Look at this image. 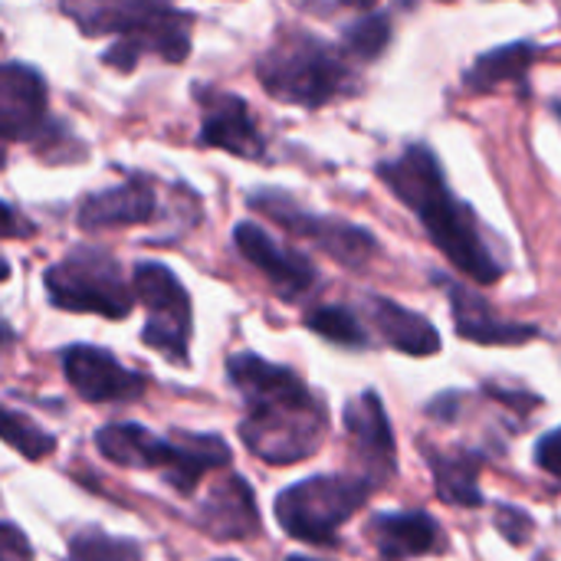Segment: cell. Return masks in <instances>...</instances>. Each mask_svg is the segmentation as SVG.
<instances>
[{
	"label": "cell",
	"instance_id": "obj_6",
	"mask_svg": "<svg viewBox=\"0 0 561 561\" xmlns=\"http://www.w3.org/2000/svg\"><path fill=\"white\" fill-rule=\"evenodd\" d=\"M378 486L381 483L368 473H316L286 486L276 496L273 513L289 539L316 549H332L339 546L342 526L368 506Z\"/></svg>",
	"mask_w": 561,
	"mask_h": 561
},
{
	"label": "cell",
	"instance_id": "obj_18",
	"mask_svg": "<svg viewBox=\"0 0 561 561\" xmlns=\"http://www.w3.org/2000/svg\"><path fill=\"white\" fill-rule=\"evenodd\" d=\"M362 312H365L368 325L378 332V339L398 355L431 358V355H440V348H444V339L427 316H421V312H414V309H408L388 296L365 293Z\"/></svg>",
	"mask_w": 561,
	"mask_h": 561
},
{
	"label": "cell",
	"instance_id": "obj_2",
	"mask_svg": "<svg viewBox=\"0 0 561 561\" xmlns=\"http://www.w3.org/2000/svg\"><path fill=\"white\" fill-rule=\"evenodd\" d=\"M227 381L243 401L240 440L270 467H296L316 457L329 437V401L289 365L256 352L227 358Z\"/></svg>",
	"mask_w": 561,
	"mask_h": 561
},
{
	"label": "cell",
	"instance_id": "obj_23",
	"mask_svg": "<svg viewBox=\"0 0 561 561\" xmlns=\"http://www.w3.org/2000/svg\"><path fill=\"white\" fill-rule=\"evenodd\" d=\"M302 325L325 339L329 345H339V348H352V352H365L371 348V332L368 325L362 322V316L348 306H339V302H329V306H312L306 316H302Z\"/></svg>",
	"mask_w": 561,
	"mask_h": 561
},
{
	"label": "cell",
	"instance_id": "obj_35",
	"mask_svg": "<svg viewBox=\"0 0 561 561\" xmlns=\"http://www.w3.org/2000/svg\"><path fill=\"white\" fill-rule=\"evenodd\" d=\"M286 561H322V559H309V556H289Z\"/></svg>",
	"mask_w": 561,
	"mask_h": 561
},
{
	"label": "cell",
	"instance_id": "obj_29",
	"mask_svg": "<svg viewBox=\"0 0 561 561\" xmlns=\"http://www.w3.org/2000/svg\"><path fill=\"white\" fill-rule=\"evenodd\" d=\"M0 561H33L30 539L10 523H0Z\"/></svg>",
	"mask_w": 561,
	"mask_h": 561
},
{
	"label": "cell",
	"instance_id": "obj_5",
	"mask_svg": "<svg viewBox=\"0 0 561 561\" xmlns=\"http://www.w3.org/2000/svg\"><path fill=\"white\" fill-rule=\"evenodd\" d=\"M99 454L125 470H161L171 490L194 496L201 480L214 470H227L233 454L217 434H174L158 437L141 424H108L95 431Z\"/></svg>",
	"mask_w": 561,
	"mask_h": 561
},
{
	"label": "cell",
	"instance_id": "obj_17",
	"mask_svg": "<svg viewBox=\"0 0 561 561\" xmlns=\"http://www.w3.org/2000/svg\"><path fill=\"white\" fill-rule=\"evenodd\" d=\"M421 444V457L434 473V493L444 506H460V510H483L490 500L483 496L480 486V470L490 460L486 450L480 447H440V444Z\"/></svg>",
	"mask_w": 561,
	"mask_h": 561
},
{
	"label": "cell",
	"instance_id": "obj_21",
	"mask_svg": "<svg viewBox=\"0 0 561 561\" xmlns=\"http://www.w3.org/2000/svg\"><path fill=\"white\" fill-rule=\"evenodd\" d=\"M542 53L546 46L533 39H513V43L493 46L463 69V89L496 92L500 85H519V92L529 95V69L536 66V59H542Z\"/></svg>",
	"mask_w": 561,
	"mask_h": 561
},
{
	"label": "cell",
	"instance_id": "obj_3",
	"mask_svg": "<svg viewBox=\"0 0 561 561\" xmlns=\"http://www.w3.org/2000/svg\"><path fill=\"white\" fill-rule=\"evenodd\" d=\"M256 79L270 99L299 108H325L362 92L358 66L339 43L309 26H279L273 43L256 56Z\"/></svg>",
	"mask_w": 561,
	"mask_h": 561
},
{
	"label": "cell",
	"instance_id": "obj_1",
	"mask_svg": "<svg viewBox=\"0 0 561 561\" xmlns=\"http://www.w3.org/2000/svg\"><path fill=\"white\" fill-rule=\"evenodd\" d=\"M375 174L414 214L424 237L460 276L477 286H496L510 273L513 256L506 243L486 227L473 204L454 194L444 164L427 141L404 145L401 154L378 161Z\"/></svg>",
	"mask_w": 561,
	"mask_h": 561
},
{
	"label": "cell",
	"instance_id": "obj_36",
	"mask_svg": "<svg viewBox=\"0 0 561 561\" xmlns=\"http://www.w3.org/2000/svg\"><path fill=\"white\" fill-rule=\"evenodd\" d=\"M0 168H3V148H0Z\"/></svg>",
	"mask_w": 561,
	"mask_h": 561
},
{
	"label": "cell",
	"instance_id": "obj_26",
	"mask_svg": "<svg viewBox=\"0 0 561 561\" xmlns=\"http://www.w3.org/2000/svg\"><path fill=\"white\" fill-rule=\"evenodd\" d=\"M493 526H496V533H500L513 549H526L529 539L536 536V519H533L523 506H516V503H510V500H500V503L493 506Z\"/></svg>",
	"mask_w": 561,
	"mask_h": 561
},
{
	"label": "cell",
	"instance_id": "obj_27",
	"mask_svg": "<svg viewBox=\"0 0 561 561\" xmlns=\"http://www.w3.org/2000/svg\"><path fill=\"white\" fill-rule=\"evenodd\" d=\"M483 394L503 408H510L516 417H529L536 408H542V398L536 391H526V388H516V385H506V381H486L483 385Z\"/></svg>",
	"mask_w": 561,
	"mask_h": 561
},
{
	"label": "cell",
	"instance_id": "obj_9",
	"mask_svg": "<svg viewBox=\"0 0 561 561\" xmlns=\"http://www.w3.org/2000/svg\"><path fill=\"white\" fill-rule=\"evenodd\" d=\"M135 299L148 309V322L141 329V342L174 365L191 362V332L194 309L184 283L164 263H138L131 270Z\"/></svg>",
	"mask_w": 561,
	"mask_h": 561
},
{
	"label": "cell",
	"instance_id": "obj_11",
	"mask_svg": "<svg viewBox=\"0 0 561 561\" xmlns=\"http://www.w3.org/2000/svg\"><path fill=\"white\" fill-rule=\"evenodd\" d=\"M62 375L69 388L89 404H125L138 401L148 388V378L125 368L108 348L99 345H69L62 348Z\"/></svg>",
	"mask_w": 561,
	"mask_h": 561
},
{
	"label": "cell",
	"instance_id": "obj_10",
	"mask_svg": "<svg viewBox=\"0 0 561 561\" xmlns=\"http://www.w3.org/2000/svg\"><path fill=\"white\" fill-rule=\"evenodd\" d=\"M233 247L256 273L266 276L273 293L286 302H299L322 283L319 266L306 253L279 243L270 230H263L253 220H240L233 227Z\"/></svg>",
	"mask_w": 561,
	"mask_h": 561
},
{
	"label": "cell",
	"instance_id": "obj_25",
	"mask_svg": "<svg viewBox=\"0 0 561 561\" xmlns=\"http://www.w3.org/2000/svg\"><path fill=\"white\" fill-rule=\"evenodd\" d=\"M0 440L7 447H13L23 460H43L56 450V437L49 431H43L30 417L10 411L7 404H0Z\"/></svg>",
	"mask_w": 561,
	"mask_h": 561
},
{
	"label": "cell",
	"instance_id": "obj_14",
	"mask_svg": "<svg viewBox=\"0 0 561 561\" xmlns=\"http://www.w3.org/2000/svg\"><path fill=\"white\" fill-rule=\"evenodd\" d=\"M0 138H49V89L26 62H0Z\"/></svg>",
	"mask_w": 561,
	"mask_h": 561
},
{
	"label": "cell",
	"instance_id": "obj_12",
	"mask_svg": "<svg viewBox=\"0 0 561 561\" xmlns=\"http://www.w3.org/2000/svg\"><path fill=\"white\" fill-rule=\"evenodd\" d=\"M201 102V131L197 145L230 151L243 161H263L266 158V138L247 105V99L224 92V89H194Z\"/></svg>",
	"mask_w": 561,
	"mask_h": 561
},
{
	"label": "cell",
	"instance_id": "obj_4",
	"mask_svg": "<svg viewBox=\"0 0 561 561\" xmlns=\"http://www.w3.org/2000/svg\"><path fill=\"white\" fill-rule=\"evenodd\" d=\"M62 13L76 20L82 36H115L102 62L118 72H131L148 53L164 62H184L191 53L194 16L171 3H62Z\"/></svg>",
	"mask_w": 561,
	"mask_h": 561
},
{
	"label": "cell",
	"instance_id": "obj_37",
	"mask_svg": "<svg viewBox=\"0 0 561 561\" xmlns=\"http://www.w3.org/2000/svg\"><path fill=\"white\" fill-rule=\"evenodd\" d=\"M220 561H237V559H220Z\"/></svg>",
	"mask_w": 561,
	"mask_h": 561
},
{
	"label": "cell",
	"instance_id": "obj_24",
	"mask_svg": "<svg viewBox=\"0 0 561 561\" xmlns=\"http://www.w3.org/2000/svg\"><path fill=\"white\" fill-rule=\"evenodd\" d=\"M66 561H141V546L108 536L99 526H85L69 539Z\"/></svg>",
	"mask_w": 561,
	"mask_h": 561
},
{
	"label": "cell",
	"instance_id": "obj_22",
	"mask_svg": "<svg viewBox=\"0 0 561 561\" xmlns=\"http://www.w3.org/2000/svg\"><path fill=\"white\" fill-rule=\"evenodd\" d=\"M391 39H394L391 10L368 7V10H362L355 20H348V23L339 26V46H342V53H345L355 66L378 62V59L388 53Z\"/></svg>",
	"mask_w": 561,
	"mask_h": 561
},
{
	"label": "cell",
	"instance_id": "obj_19",
	"mask_svg": "<svg viewBox=\"0 0 561 561\" xmlns=\"http://www.w3.org/2000/svg\"><path fill=\"white\" fill-rule=\"evenodd\" d=\"M158 217V191L148 174H131L128 181L89 194L79 204V227L82 230H115V227H138Z\"/></svg>",
	"mask_w": 561,
	"mask_h": 561
},
{
	"label": "cell",
	"instance_id": "obj_20",
	"mask_svg": "<svg viewBox=\"0 0 561 561\" xmlns=\"http://www.w3.org/2000/svg\"><path fill=\"white\" fill-rule=\"evenodd\" d=\"M197 526L217 542H240V539L260 536L263 523H260V506H256L253 486L240 473L224 477L201 503Z\"/></svg>",
	"mask_w": 561,
	"mask_h": 561
},
{
	"label": "cell",
	"instance_id": "obj_13",
	"mask_svg": "<svg viewBox=\"0 0 561 561\" xmlns=\"http://www.w3.org/2000/svg\"><path fill=\"white\" fill-rule=\"evenodd\" d=\"M431 279L444 289L447 302H450V316H454V329L463 342L473 345H529L536 342L542 332L533 322H506L500 319V312L493 309V302L480 293L470 289L467 283H457L454 276L434 270Z\"/></svg>",
	"mask_w": 561,
	"mask_h": 561
},
{
	"label": "cell",
	"instance_id": "obj_31",
	"mask_svg": "<svg viewBox=\"0 0 561 561\" xmlns=\"http://www.w3.org/2000/svg\"><path fill=\"white\" fill-rule=\"evenodd\" d=\"M33 233H36L33 220H26L20 210H13L10 204L0 201V240H26Z\"/></svg>",
	"mask_w": 561,
	"mask_h": 561
},
{
	"label": "cell",
	"instance_id": "obj_28",
	"mask_svg": "<svg viewBox=\"0 0 561 561\" xmlns=\"http://www.w3.org/2000/svg\"><path fill=\"white\" fill-rule=\"evenodd\" d=\"M533 460L542 473H549L552 480L561 483V427H552L549 434H542L536 440V450H533Z\"/></svg>",
	"mask_w": 561,
	"mask_h": 561
},
{
	"label": "cell",
	"instance_id": "obj_33",
	"mask_svg": "<svg viewBox=\"0 0 561 561\" xmlns=\"http://www.w3.org/2000/svg\"><path fill=\"white\" fill-rule=\"evenodd\" d=\"M7 279H10V263L0 256V283H7Z\"/></svg>",
	"mask_w": 561,
	"mask_h": 561
},
{
	"label": "cell",
	"instance_id": "obj_7",
	"mask_svg": "<svg viewBox=\"0 0 561 561\" xmlns=\"http://www.w3.org/2000/svg\"><path fill=\"white\" fill-rule=\"evenodd\" d=\"M46 299L66 312H92L105 319H125L135 309V289L128 286L118 260L99 247H76L43 273Z\"/></svg>",
	"mask_w": 561,
	"mask_h": 561
},
{
	"label": "cell",
	"instance_id": "obj_30",
	"mask_svg": "<svg viewBox=\"0 0 561 561\" xmlns=\"http://www.w3.org/2000/svg\"><path fill=\"white\" fill-rule=\"evenodd\" d=\"M460 408H463V391H440L434 401L424 404V414L440 424H454L460 417Z\"/></svg>",
	"mask_w": 561,
	"mask_h": 561
},
{
	"label": "cell",
	"instance_id": "obj_15",
	"mask_svg": "<svg viewBox=\"0 0 561 561\" xmlns=\"http://www.w3.org/2000/svg\"><path fill=\"white\" fill-rule=\"evenodd\" d=\"M342 421H345V434H348L358 460L368 467L365 473L378 483L391 480L398 473V440H394V427H391L385 398L375 388L358 391L355 398L345 401Z\"/></svg>",
	"mask_w": 561,
	"mask_h": 561
},
{
	"label": "cell",
	"instance_id": "obj_8",
	"mask_svg": "<svg viewBox=\"0 0 561 561\" xmlns=\"http://www.w3.org/2000/svg\"><path fill=\"white\" fill-rule=\"evenodd\" d=\"M247 207L270 217L276 227H283L296 240H309L322 253H329L345 270H365L378 256V237L345 217L335 214H316L306 204H299L289 191L279 187H256L247 194Z\"/></svg>",
	"mask_w": 561,
	"mask_h": 561
},
{
	"label": "cell",
	"instance_id": "obj_32",
	"mask_svg": "<svg viewBox=\"0 0 561 561\" xmlns=\"http://www.w3.org/2000/svg\"><path fill=\"white\" fill-rule=\"evenodd\" d=\"M16 342V332H13V325L7 322V319H0V348H10Z\"/></svg>",
	"mask_w": 561,
	"mask_h": 561
},
{
	"label": "cell",
	"instance_id": "obj_16",
	"mask_svg": "<svg viewBox=\"0 0 561 561\" xmlns=\"http://www.w3.org/2000/svg\"><path fill=\"white\" fill-rule=\"evenodd\" d=\"M381 561H411L447 552L444 526L424 510L404 513H375L365 526Z\"/></svg>",
	"mask_w": 561,
	"mask_h": 561
},
{
	"label": "cell",
	"instance_id": "obj_34",
	"mask_svg": "<svg viewBox=\"0 0 561 561\" xmlns=\"http://www.w3.org/2000/svg\"><path fill=\"white\" fill-rule=\"evenodd\" d=\"M552 112H556V118L561 122V99H556V102H552Z\"/></svg>",
	"mask_w": 561,
	"mask_h": 561
}]
</instances>
